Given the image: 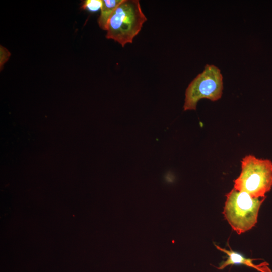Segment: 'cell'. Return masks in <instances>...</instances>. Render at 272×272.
<instances>
[{
    "mask_svg": "<svg viewBox=\"0 0 272 272\" xmlns=\"http://www.w3.org/2000/svg\"><path fill=\"white\" fill-rule=\"evenodd\" d=\"M146 21L138 0H122L108 21L106 37L123 47L127 43H132Z\"/></svg>",
    "mask_w": 272,
    "mask_h": 272,
    "instance_id": "cell-1",
    "label": "cell"
},
{
    "mask_svg": "<svg viewBox=\"0 0 272 272\" xmlns=\"http://www.w3.org/2000/svg\"><path fill=\"white\" fill-rule=\"evenodd\" d=\"M234 188L254 198L265 197L272 187V162L254 156H245L241 161V171L234 180Z\"/></svg>",
    "mask_w": 272,
    "mask_h": 272,
    "instance_id": "cell-2",
    "label": "cell"
},
{
    "mask_svg": "<svg viewBox=\"0 0 272 272\" xmlns=\"http://www.w3.org/2000/svg\"><path fill=\"white\" fill-rule=\"evenodd\" d=\"M223 214L238 234L251 229L257 222L260 207L265 197L254 198L233 188L226 195Z\"/></svg>",
    "mask_w": 272,
    "mask_h": 272,
    "instance_id": "cell-3",
    "label": "cell"
},
{
    "mask_svg": "<svg viewBox=\"0 0 272 272\" xmlns=\"http://www.w3.org/2000/svg\"><path fill=\"white\" fill-rule=\"evenodd\" d=\"M223 89V76L220 69L206 64L186 89L184 110H195L198 102L202 99L212 101L220 99Z\"/></svg>",
    "mask_w": 272,
    "mask_h": 272,
    "instance_id": "cell-4",
    "label": "cell"
},
{
    "mask_svg": "<svg viewBox=\"0 0 272 272\" xmlns=\"http://www.w3.org/2000/svg\"><path fill=\"white\" fill-rule=\"evenodd\" d=\"M216 248L227 255V260L222 262L217 268L222 270L226 267L234 264H243L250 267L255 268L260 272H271L268 267V264L266 262H263L259 264L253 263V261L256 259H250L245 257L241 254L233 251L231 249L227 250L223 248L218 245H215Z\"/></svg>",
    "mask_w": 272,
    "mask_h": 272,
    "instance_id": "cell-5",
    "label": "cell"
},
{
    "mask_svg": "<svg viewBox=\"0 0 272 272\" xmlns=\"http://www.w3.org/2000/svg\"><path fill=\"white\" fill-rule=\"evenodd\" d=\"M122 0H103L98 20L99 26L106 30L108 21L113 12Z\"/></svg>",
    "mask_w": 272,
    "mask_h": 272,
    "instance_id": "cell-6",
    "label": "cell"
},
{
    "mask_svg": "<svg viewBox=\"0 0 272 272\" xmlns=\"http://www.w3.org/2000/svg\"><path fill=\"white\" fill-rule=\"evenodd\" d=\"M102 5L101 0H86L84 1L81 8L90 12H96L101 9Z\"/></svg>",
    "mask_w": 272,
    "mask_h": 272,
    "instance_id": "cell-7",
    "label": "cell"
},
{
    "mask_svg": "<svg viewBox=\"0 0 272 272\" xmlns=\"http://www.w3.org/2000/svg\"><path fill=\"white\" fill-rule=\"evenodd\" d=\"M10 52L3 46H1V66L7 61L10 56Z\"/></svg>",
    "mask_w": 272,
    "mask_h": 272,
    "instance_id": "cell-8",
    "label": "cell"
}]
</instances>
